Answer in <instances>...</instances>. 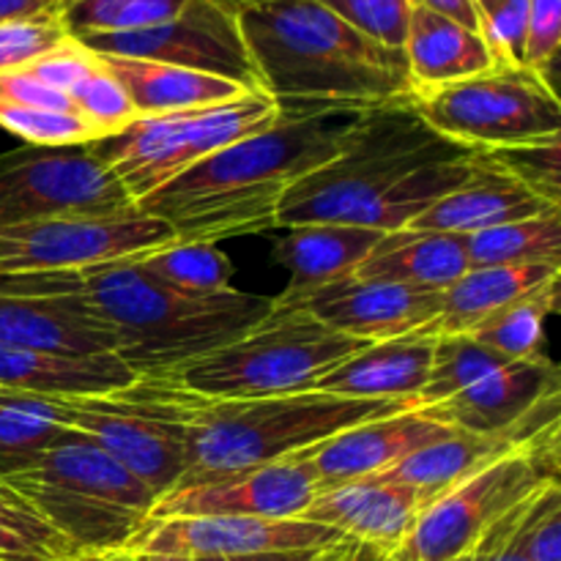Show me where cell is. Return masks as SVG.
<instances>
[{
    "instance_id": "21",
    "label": "cell",
    "mask_w": 561,
    "mask_h": 561,
    "mask_svg": "<svg viewBox=\"0 0 561 561\" xmlns=\"http://www.w3.org/2000/svg\"><path fill=\"white\" fill-rule=\"evenodd\" d=\"M557 394H561L557 365L548 356H540L531 362H504L453 398L420 411L449 431L491 433L518 425Z\"/></svg>"
},
{
    "instance_id": "30",
    "label": "cell",
    "mask_w": 561,
    "mask_h": 561,
    "mask_svg": "<svg viewBox=\"0 0 561 561\" xmlns=\"http://www.w3.org/2000/svg\"><path fill=\"white\" fill-rule=\"evenodd\" d=\"M561 277V266H482L469 268L442 294V334H469L504 307Z\"/></svg>"
},
{
    "instance_id": "16",
    "label": "cell",
    "mask_w": 561,
    "mask_h": 561,
    "mask_svg": "<svg viewBox=\"0 0 561 561\" xmlns=\"http://www.w3.org/2000/svg\"><path fill=\"white\" fill-rule=\"evenodd\" d=\"M321 493L316 471L301 453L274 463L252 466L233 474L214 477L197 485L175 488L153 504L148 518H201V515H233V518H301L312 499Z\"/></svg>"
},
{
    "instance_id": "20",
    "label": "cell",
    "mask_w": 561,
    "mask_h": 561,
    "mask_svg": "<svg viewBox=\"0 0 561 561\" xmlns=\"http://www.w3.org/2000/svg\"><path fill=\"white\" fill-rule=\"evenodd\" d=\"M427 507L425 493L387 474L351 480L327 488L310 502L301 518L334 529L362 546L398 551L409 540L416 518Z\"/></svg>"
},
{
    "instance_id": "49",
    "label": "cell",
    "mask_w": 561,
    "mask_h": 561,
    "mask_svg": "<svg viewBox=\"0 0 561 561\" xmlns=\"http://www.w3.org/2000/svg\"><path fill=\"white\" fill-rule=\"evenodd\" d=\"M58 11V0H0V25Z\"/></svg>"
},
{
    "instance_id": "32",
    "label": "cell",
    "mask_w": 561,
    "mask_h": 561,
    "mask_svg": "<svg viewBox=\"0 0 561 561\" xmlns=\"http://www.w3.org/2000/svg\"><path fill=\"white\" fill-rule=\"evenodd\" d=\"M66 433L47 394L0 389V480L31 469Z\"/></svg>"
},
{
    "instance_id": "25",
    "label": "cell",
    "mask_w": 561,
    "mask_h": 561,
    "mask_svg": "<svg viewBox=\"0 0 561 561\" xmlns=\"http://www.w3.org/2000/svg\"><path fill=\"white\" fill-rule=\"evenodd\" d=\"M383 233L359 225H296L274 244V261L290 272L288 288L274 296L272 307L296 305L323 285L354 277Z\"/></svg>"
},
{
    "instance_id": "4",
    "label": "cell",
    "mask_w": 561,
    "mask_h": 561,
    "mask_svg": "<svg viewBox=\"0 0 561 561\" xmlns=\"http://www.w3.org/2000/svg\"><path fill=\"white\" fill-rule=\"evenodd\" d=\"M162 383L186 444V471L175 488L274 463L351 425L416 409L405 400H354L316 389L268 398L214 400L168 381Z\"/></svg>"
},
{
    "instance_id": "40",
    "label": "cell",
    "mask_w": 561,
    "mask_h": 561,
    "mask_svg": "<svg viewBox=\"0 0 561 561\" xmlns=\"http://www.w3.org/2000/svg\"><path fill=\"white\" fill-rule=\"evenodd\" d=\"M318 3L327 5L334 16H340L362 36L389 49H403L411 9H414L409 0H318Z\"/></svg>"
},
{
    "instance_id": "48",
    "label": "cell",
    "mask_w": 561,
    "mask_h": 561,
    "mask_svg": "<svg viewBox=\"0 0 561 561\" xmlns=\"http://www.w3.org/2000/svg\"><path fill=\"white\" fill-rule=\"evenodd\" d=\"M409 3L414 5V9H425V11H433V14L449 16V20H455V22H460V25L477 31L474 0H409Z\"/></svg>"
},
{
    "instance_id": "7",
    "label": "cell",
    "mask_w": 561,
    "mask_h": 561,
    "mask_svg": "<svg viewBox=\"0 0 561 561\" xmlns=\"http://www.w3.org/2000/svg\"><path fill=\"white\" fill-rule=\"evenodd\" d=\"M362 345L367 343L323 327L310 312L272 307L241 337L153 378L214 400L310 392L323 373Z\"/></svg>"
},
{
    "instance_id": "37",
    "label": "cell",
    "mask_w": 561,
    "mask_h": 561,
    "mask_svg": "<svg viewBox=\"0 0 561 561\" xmlns=\"http://www.w3.org/2000/svg\"><path fill=\"white\" fill-rule=\"evenodd\" d=\"M69 99L75 113L82 121H88L99 137L115 135V131L126 129L137 118V110L131 99L126 96L124 85L110 75L107 66L99 60V55L91 71L71 88Z\"/></svg>"
},
{
    "instance_id": "22",
    "label": "cell",
    "mask_w": 561,
    "mask_h": 561,
    "mask_svg": "<svg viewBox=\"0 0 561 561\" xmlns=\"http://www.w3.org/2000/svg\"><path fill=\"white\" fill-rule=\"evenodd\" d=\"M442 337L438 321L420 329L362 345L351 356L323 373L312 389L354 400H405L414 403L425 389L433 354Z\"/></svg>"
},
{
    "instance_id": "41",
    "label": "cell",
    "mask_w": 561,
    "mask_h": 561,
    "mask_svg": "<svg viewBox=\"0 0 561 561\" xmlns=\"http://www.w3.org/2000/svg\"><path fill=\"white\" fill-rule=\"evenodd\" d=\"M477 31L496 64L524 66L529 0H474Z\"/></svg>"
},
{
    "instance_id": "15",
    "label": "cell",
    "mask_w": 561,
    "mask_h": 561,
    "mask_svg": "<svg viewBox=\"0 0 561 561\" xmlns=\"http://www.w3.org/2000/svg\"><path fill=\"white\" fill-rule=\"evenodd\" d=\"M343 540L334 529L305 518H233V515H201V518H148L124 551L142 557L222 559L263 551H296V548H329Z\"/></svg>"
},
{
    "instance_id": "11",
    "label": "cell",
    "mask_w": 561,
    "mask_h": 561,
    "mask_svg": "<svg viewBox=\"0 0 561 561\" xmlns=\"http://www.w3.org/2000/svg\"><path fill=\"white\" fill-rule=\"evenodd\" d=\"M47 398L60 425L91 438L153 491L157 502L181 482L186 471L184 431L162 381L137 378L110 394Z\"/></svg>"
},
{
    "instance_id": "10",
    "label": "cell",
    "mask_w": 561,
    "mask_h": 561,
    "mask_svg": "<svg viewBox=\"0 0 561 561\" xmlns=\"http://www.w3.org/2000/svg\"><path fill=\"white\" fill-rule=\"evenodd\" d=\"M559 436L553 427L529 447L485 466L431 499L409 540L398 548L409 561H453L474 548L546 482L559 480Z\"/></svg>"
},
{
    "instance_id": "35",
    "label": "cell",
    "mask_w": 561,
    "mask_h": 561,
    "mask_svg": "<svg viewBox=\"0 0 561 561\" xmlns=\"http://www.w3.org/2000/svg\"><path fill=\"white\" fill-rule=\"evenodd\" d=\"M142 272L181 296H217L230 288L228 255L217 244H173L140 257Z\"/></svg>"
},
{
    "instance_id": "3",
    "label": "cell",
    "mask_w": 561,
    "mask_h": 561,
    "mask_svg": "<svg viewBox=\"0 0 561 561\" xmlns=\"http://www.w3.org/2000/svg\"><path fill=\"white\" fill-rule=\"evenodd\" d=\"M257 85L283 115L367 113L411 102L403 49L362 36L318 0L239 11Z\"/></svg>"
},
{
    "instance_id": "12",
    "label": "cell",
    "mask_w": 561,
    "mask_h": 561,
    "mask_svg": "<svg viewBox=\"0 0 561 561\" xmlns=\"http://www.w3.org/2000/svg\"><path fill=\"white\" fill-rule=\"evenodd\" d=\"M131 211L135 201L88 146H22L0 153V230Z\"/></svg>"
},
{
    "instance_id": "17",
    "label": "cell",
    "mask_w": 561,
    "mask_h": 561,
    "mask_svg": "<svg viewBox=\"0 0 561 561\" xmlns=\"http://www.w3.org/2000/svg\"><path fill=\"white\" fill-rule=\"evenodd\" d=\"M283 310H305L323 327L354 337L359 343L398 337V334L438 321L442 294L411 285L378 283V279L345 277L323 285Z\"/></svg>"
},
{
    "instance_id": "26",
    "label": "cell",
    "mask_w": 561,
    "mask_h": 561,
    "mask_svg": "<svg viewBox=\"0 0 561 561\" xmlns=\"http://www.w3.org/2000/svg\"><path fill=\"white\" fill-rule=\"evenodd\" d=\"M137 376L118 356H53L0 343V389L55 398L110 394L135 383Z\"/></svg>"
},
{
    "instance_id": "24",
    "label": "cell",
    "mask_w": 561,
    "mask_h": 561,
    "mask_svg": "<svg viewBox=\"0 0 561 561\" xmlns=\"http://www.w3.org/2000/svg\"><path fill=\"white\" fill-rule=\"evenodd\" d=\"M553 211H561V206L531 192L518 179L496 168L488 157L474 153V170H471L469 179L458 190L433 203L409 228L471 236L480 233V230L496 228V225L546 217V214Z\"/></svg>"
},
{
    "instance_id": "53",
    "label": "cell",
    "mask_w": 561,
    "mask_h": 561,
    "mask_svg": "<svg viewBox=\"0 0 561 561\" xmlns=\"http://www.w3.org/2000/svg\"><path fill=\"white\" fill-rule=\"evenodd\" d=\"M85 561H142V557L131 551H113V553H102V557L85 559Z\"/></svg>"
},
{
    "instance_id": "18",
    "label": "cell",
    "mask_w": 561,
    "mask_h": 561,
    "mask_svg": "<svg viewBox=\"0 0 561 561\" xmlns=\"http://www.w3.org/2000/svg\"><path fill=\"white\" fill-rule=\"evenodd\" d=\"M447 433L449 427L431 420L425 411L405 409L345 427V431L301 449V458L316 471L321 491H327V488L343 485L351 480L387 474L400 460L438 442Z\"/></svg>"
},
{
    "instance_id": "50",
    "label": "cell",
    "mask_w": 561,
    "mask_h": 561,
    "mask_svg": "<svg viewBox=\"0 0 561 561\" xmlns=\"http://www.w3.org/2000/svg\"><path fill=\"white\" fill-rule=\"evenodd\" d=\"M327 548H296V551H263L247 553V557H222V559H190V561H318Z\"/></svg>"
},
{
    "instance_id": "33",
    "label": "cell",
    "mask_w": 561,
    "mask_h": 561,
    "mask_svg": "<svg viewBox=\"0 0 561 561\" xmlns=\"http://www.w3.org/2000/svg\"><path fill=\"white\" fill-rule=\"evenodd\" d=\"M559 310V279H551L535 294L504 307L496 316L471 329V337L485 348L496 351L510 362L540 359L546 345V323Z\"/></svg>"
},
{
    "instance_id": "29",
    "label": "cell",
    "mask_w": 561,
    "mask_h": 561,
    "mask_svg": "<svg viewBox=\"0 0 561 561\" xmlns=\"http://www.w3.org/2000/svg\"><path fill=\"white\" fill-rule=\"evenodd\" d=\"M403 55L414 93L449 85L496 66L480 33L425 9H411Z\"/></svg>"
},
{
    "instance_id": "39",
    "label": "cell",
    "mask_w": 561,
    "mask_h": 561,
    "mask_svg": "<svg viewBox=\"0 0 561 561\" xmlns=\"http://www.w3.org/2000/svg\"><path fill=\"white\" fill-rule=\"evenodd\" d=\"M515 546L526 561H561V485L546 482L524 504L515 524Z\"/></svg>"
},
{
    "instance_id": "43",
    "label": "cell",
    "mask_w": 561,
    "mask_h": 561,
    "mask_svg": "<svg viewBox=\"0 0 561 561\" xmlns=\"http://www.w3.org/2000/svg\"><path fill=\"white\" fill-rule=\"evenodd\" d=\"M482 157L491 159L496 168L518 179L531 192L561 206V140L488 151Z\"/></svg>"
},
{
    "instance_id": "51",
    "label": "cell",
    "mask_w": 561,
    "mask_h": 561,
    "mask_svg": "<svg viewBox=\"0 0 561 561\" xmlns=\"http://www.w3.org/2000/svg\"><path fill=\"white\" fill-rule=\"evenodd\" d=\"M354 561H409V559H405L400 551H381V548L362 546V542H356Z\"/></svg>"
},
{
    "instance_id": "5",
    "label": "cell",
    "mask_w": 561,
    "mask_h": 561,
    "mask_svg": "<svg viewBox=\"0 0 561 561\" xmlns=\"http://www.w3.org/2000/svg\"><path fill=\"white\" fill-rule=\"evenodd\" d=\"M469 148L438 137L411 102L359 115L343 151L285 192L277 228L362 225L373 206L416 170L466 157Z\"/></svg>"
},
{
    "instance_id": "27",
    "label": "cell",
    "mask_w": 561,
    "mask_h": 561,
    "mask_svg": "<svg viewBox=\"0 0 561 561\" xmlns=\"http://www.w3.org/2000/svg\"><path fill=\"white\" fill-rule=\"evenodd\" d=\"M466 272L469 257L463 236L403 228L383 233L370 255L359 263L354 277L444 294Z\"/></svg>"
},
{
    "instance_id": "1",
    "label": "cell",
    "mask_w": 561,
    "mask_h": 561,
    "mask_svg": "<svg viewBox=\"0 0 561 561\" xmlns=\"http://www.w3.org/2000/svg\"><path fill=\"white\" fill-rule=\"evenodd\" d=\"M362 113L283 115L175 175L137 203L173 228L179 244H217L277 228L285 192L337 157Z\"/></svg>"
},
{
    "instance_id": "9",
    "label": "cell",
    "mask_w": 561,
    "mask_h": 561,
    "mask_svg": "<svg viewBox=\"0 0 561 561\" xmlns=\"http://www.w3.org/2000/svg\"><path fill=\"white\" fill-rule=\"evenodd\" d=\"M411 107L444 140L474 153L561 140V102L551 80L496 64L449 85L416 91Z\"/></svg>"
},
{
    "instance_id": "13",
    "label": "cell",
    "mask_w": 561,
    "mask_h": 561,
    "mask_svg": "<svg viewBox=\"0 0 561 561\" xmlns=\"http://www.w3.org/2000/svg\"><path fill=\"white\" fill-rule=\"evenodd\" d=\"M179 244L168 222L148 214L60 217L0 230V274L66 272L129 261Z\"/></svg>"
},
{
    "instance_id": "44",
    "label": "cell",
    "mask_w": 561,
    "mask_h": 561,
    "mask_svg": "<svg viewBox=\"0 0 561 561\" xmlns=\"http://www.w3.org/2000/svg\"><path fill=\"white\" fill-rule=\"evenodd\" d=\"M561 44V0H529L524 66L548 77ZM551 80V77H548Z\"/></svg>"
},
{
    "instance_id": "54",
    "label": "cell",
    "mask_w": 561,
    "mask_h": 561,
    "mask_svg": "<svg viewBox=\"0 0 561 561\" xmlns=\"http://www.w3.org/2000/svg\"><path fill=\"white\" fill-rule=\"evenodd\" d=\"M225 3H228L230 9H236V11H244V9H252V5L277 3V0H225Z\"/></svg>"
},
{
    "instance_id": "55",
    "label": "cell",
    "mask_w": 561,
    "mask_h": 561,
    "mask_svg": "<svg viewBox=\"0 0 561 561\" xmlns=\"http://www.w3.org/2000/svg\"><path fill=\"white\" fill-rule=\"evenodd\" d=\"M142 557V553H140ZM142 561H190V559H181V557H142Z\"/></svg>"
},
{
    "instance_id": "23",
    "label": "cell",
    "mask_w": 561,
    "mask_h": 561,
    "mask_svg": "<svg viewBox=\"0 0 561 561\" xmlns=\"http://www.w3.org/2000/svg\"><path fill=\"white\" fill-rule=\"evenodd\" d=\"M0 343L53 356H118L121 340L102 318L60 296H0Z\"/></svg>"
},
{
    "instance_id": "34",
    "label": "cell",
    "mask_w": 561,
    "mask_h": 561,
    "mask_svg": "<svg viewBox=\"0 0 561 561\" xmlns=\"http://www.w3.org/2000/svg\"><path fill=\"white\" fill-rule=\"evenodd\" d=\"M190 0H58V16L71 38L135 33L181 14Z\"/></svg>"
},
{
    "instance_id": "14",
    "label": "cell",
    "mask_w": 561,
    "mask_h": 561,
    "mask_svg": "<svg viewBox=\"0 0 561 561\" xmlns=\"http://www.w3.org/2000/svg\"><path fill=\"white\" fill-rule=\"evenodd\" d=\"M96 55L140 58L222 77L247 91H261L257 69L241 33L239 11L225 0H190L179 16L135 33L80 38Z\"/></svg>"
},
{
    "instance_id": "47",
    "label": "cell",
    "mask_w": 561,
    "mask_h": 561,
    "mask_svg": "<svg viewBox=\"0 0 561 561\" xmlns=\"http://www.w3.org/2000/svg\"><path fill=\"white\" fill-rule=\"evenodd\" d=\"M526 502H529V499H526ZM524 504H520L518 510H513V513H510L502 524L493 526V529L488 531V535L482 537L474 548H469L463 557H458L453 561H526L524 553H520L518 546H515V537H513L515 524H518V515H520V510H524Z\"/></svg>"
},
{
    "instance_id": "2",
    "label": "cell",
    "mask_w": 561,
    "mask_h": 561,
    "mask_svg": "<svg viewBox=\"0 0 561 561\" xmlns=\"http://www.w3.org/2000/svg\"><path fill=\"white\" fill-rule=\"evenodd\" d=\"M0 296H60L102 318L121 340L118 359L153 378L241 337L272 312V299L244 290L181 296L142 272L140 257L66 272L0 274Z\"/></svg>"
},
{
    "instance_id": "36",
    "label": "cell",
    "mask_w": 561,
    "mask_h": 561,
    "mask_svg": "<svg viewBox=\"0 0 561 561\" xmlns=\"http://www.w3.org/2000/svg\"><path fill=\"white\" fill-rule=\"evenodd\" d=\"M0 561H85V557L0 480Z\"/></svg>"
},
{
    "instance_id": "31",
    "label": "cell",
    "mask_w": 561,
    "mask_h": 561,
    "mask_svg": "<svg viewBox=\"0 0 561 561\" xmlns=\"http://www.w3.org/2000/svg\"><path fill=\"white\" fill-rule=\"evenodd\" d=\"M469 268L561 266V211L463 236Z\"/></svg>"
},
{
    "instance_id": "28",
    "label": "cell",
    "mask_w": 561,
    "mask_h": 561,
    "mask_svg": "<svg viewBox=\"0 0 561 561\" xmlns=\"http://www.w3.org/2000/svg\"><path fill=\"white\" fill-rule=\"evenodd\" d=\"M99 60L124 85L126 96L135 104L137 118L217 107V104L233 102V99L250 93L247 88L222 80V77L157 64V60L115 58V55H99Z\"/></svg>"
},
{
    "instance_id": "42",
    "label": "cell",
    "mask_w": 561,
    "mask_h": 561,
    "mask_svg": "<svg viewBox=\"0 0 561 561\" xmlns=\"http://www.w3.org/2000/svg\"><path fill=\"white\" fill-rule=\"evenodd\" d=\"M58 11L31 16V20H14L0 25V75L31 66L42 55L53 53L64 42H69Z\"/></svg>"
},
{
    "instance_id": "45",
    "label": "cell",
    "mask_w": 561,
    "mask_h": 561,
    "mask_svg": "<svg viewBox=\"0 0 561 561\" xmlns=\"http://www.w3.org/2000/svg\"><path fill=\"white\" fill-rule=\"evenodd\" d=\"M93 64H96V55L82 47L77 38H69L60 47H55L53 53L42 55L31 66H25V71L36 77V80H42L44 85L55 88V91L69 96L71 88L91 71Z\"/></svg>"
},
{
    "instance_id": "8",
    "label": "cell",
    "mask_w": 561,
    "mask_h": 561,
    "mask_svg": "<svg viewBox=\"0 0 561 561\" xmlns=\"http://www.w3.org/2000/svg\"><path fill=\"white\" fill-rule=\"evenodd\" d=\"M279 118L283 113L272 96L250 91L217 107L135 118L126 129L88 142V148L107 164L137 206L201 159L272 129Z\"/></svg>"
},
{
    "instance_id": "19",
    "label": "cell",
    "mask_w": 561,
    "mask_h": 561,
    "mask_svg": "<svg viewBox=\"0 0 561 561\" xmlns=\"http://www.w3.org/2000/svg\"><path fill=\"white\" fill-rule=\"evenodd\" d=\"M553 427H561V394L546 400L535 414L526 416L518 425L504 427V431H449L438 442L427 444V447L416 449L414 455L400 460L392 471H387V477L414 485L416 491L425 493L427 504H431V499L453 488L455 482L529 447L531 442L546 436Z\"/></svg>"
},
{
    "instance_id": "46",
    "label": "cell",
    "mask_w": 561,
    "mask_h": 561,
    "mask_svg": "<svg viewBox=\"0 0 561 561\" xmlns=\"http://www.w3.org/2000/svg\"><path fill=\"white\" fill-rule=\"evenodd\" d=\"M0 102L22 104V107H42V110H58V113H75L71 99L66 93L55 91V88L44 85L25 69L3 71L0 75Z\"/></svg>"
},
{
    "instance_id": "38",
    "label": "cell",
    "mask_w": 561,
    "mask_h": 561,
    "mask_svg": "<svg viewBox=\"0 0 561 561\" xmlns=\"http://www.w3.org/2000/svg\"><path fill=\"white\" fill-rule=\"evenodd\" d=\"M0 129L22 137L25 146H88L99 140L96 129L77 113L58 110L22 107V104L0 102Z\"/></svg>"
},
{
    "instance_id": "6",
    "label": "cell",
    "mask_w": 561,
    "mask_h": 561,
    "mask_svg": "<svg viewBox=\"0 0 561 561\" xmlns=\"http://www.w3.org/2000/svg\"><path fill=\"white\" fill-rule=\"evenodd\" d=\"M3 482L85 559L124 551L157 504L131 471L77 431Z\"/></svg>"
},
{
    "instance_id": "52",
    "label": "cell",
    "mask_w": 561,
    "mask_h": 561,
    "mask_svg": "<svg viewBox=\"0 0 561 561\" xmlns=\"http://www.w3.org/2000/svg\"><path fill=\"white\" fill-rule=\"evenodd\" d=\"M354 553H356V542L348 540V537H343L340 542L329 546L318 561H354Z\"/></svg>"
}]
</instances>
